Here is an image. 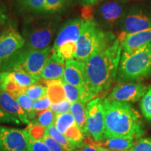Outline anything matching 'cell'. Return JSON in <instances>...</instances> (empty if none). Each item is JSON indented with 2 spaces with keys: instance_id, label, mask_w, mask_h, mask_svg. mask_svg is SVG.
<instances>
[{
  "instance_id": "1",
  "label": "cell",
  "mask_w": 151,
  "mask_h": 151,
  "mask_svg": "<svg viewBox=\"0 0 151 151\" xmlns=\"http://www.w3.org/2000/svg\"><path fill=\"white\" fill-rule=\"evenodd\" d=\"M122 50L121 44L116 39L86 62L87 88L94 98L108 91L116 80Z\"/></svg>"
},
{
  "instance_id": "2",
  "label": "cell",
  "mask_w": 151,
  "mask_h": 151,
  "mask_svg": "<svg viewBox=\"0 0 151 151\" xmlns=\"http://www.w3.org/2000/svg\"><path fill=\"white\" fill-rule=\"evenodd\" d=\"M104 139L113 137L134 140L144 134L140 115L129 103L104 99Z\"/></svg>"
},
{
  "instance_id": "3",
  "label": "cell",
  "mask_w": 151,
  "mask_h": 151,
  "mask_svg": "<svg viewBox=\"0 0 151 151\" xmlns=\"http://www.w3.org/2000/svg\"><path fill=\"white\" fill-rule=\"evenodd\" d=\"M61 18L54 15H33L24 20L22 35L25 48L42 50L50 46Z\"/></svg>"
},
{
  "instance_id": "4",
  "label": "cell",
  "mask_w": 151,
  "mask_h": 151,
  "mask_svg": "<svg viewBox=\"0 0 151 151\" xmlns=\"http://www.w3.org/2000/svg\"><path fill=\"white\" fill-rule=\"evenodd\" d=\"M150 75L151 43L130 53L123 52L121 55L117 72V82H139Z\"/></svg>"
},
{
  "instance_id": "5",
  "label": "cell",
  "mask_w": 151,
  "mask_h": 151,
  "mask_svg": "<svg viewBox=\"0 0 151 151\" xmlns=\"http://www.w3.org/2000/svg\"><path fill=\"white\" fill-rule=\"evenodd\" d=\"M116 36L106 31L93 19H88L86 27L77 41L75 59L86 62L92 55L110 46Z\"/></svg>"
},
{
  "instance_id": "6",
  "label": "cell",
  "mask_w": 151,
  "mask_h": 151,
  "mask_svg": "<svg viewBox=\"0 0 151 151\" xmlns=\"http://www.w3.org/2000/svg\"><path fill=\"white\" fill-rule=\"evenodd\" d=\"M52 51L51 46L42 50H31L23 47L4 62L0 71H22L40 78L41 71Z\"/></svg>"
},
{
  "instance_id": "7",
  "label": "cell",
  "mask_w": 151,
  "mask_h": 151,
  "mask_svg": "<svg viewBox=\"0 0 151 151\" xmlns=\"http://www.w3.org/2000/svg\"><path fill=\"white\" fill-rule=\"evenodd\" d=\"M86 115V132L85 136L90 137L94 141L104 140L105 129L104 99L96 97L87 103Z\"/></svg>"
},
{
  "instance_id": "8",
  "label": "cell",
  "mask_w": 151,
  "mask_h": 151,
  "mask_svg": "<svg viewBox=\"0 0 151 151\" xmlns=\"http://www.w3.org/2000/svg\"><path fill=\"white\" fill-rule=\"evenodd\" d=\"M126 12L125 0H107L96 11V22L104 28L111 29L119 26Z\"/></svg>"
},
{
  "instance_id": "9",
  "label": "cell",
  "mask_w": 151,
  "mask_h": 151,
  "mask_svg": "<svg viewBox=\"0 0 151 151\" xmlns=\"http://www.w3.org/2000/svg\"><path fill=\"white\" fill-rule=\"evenodd\" d=\"M122 32L133 34L151 27V12L140 8L132 7L127 11L120 24Z\"/></svg>"
},
{
  "instance_id": "10",
  "label": "cell",
  "mask_w": 151,
  "mask_h": 151,
  "mask_svg": "<svg viewBox=\"0 0 151 151\" xmlns=\"http://www.w3.org/2000/svg\"><path fill=\"white\" fill-rule=\"evenodd\" d=\"M24 46V39L18 29L12 24L6 26L0 34V67Z\"/></svg>"
},
{
  "instance_id": "11",
  "label": "cell",
  "mask_w": 151,
  "mask_h": 151,
  "mask_svg": "<svg viewBox=\"0 0 151 151\" xmlns=\"http://www.w3.org/2000/svg\"><path fill=\"white\" fill-rule=\"evenodd\" d=\"M148 90L145 85L139 83H122L113 88L109 99L125 103H134L143 97Z\"/></svg>"
},
{
  "instance_id": "12",
  "label": "cell",
  "mask_w": 151,
  "mask_h": 151,
  "mask_svg": "<svg viewBox=\"0 0 151 151\" xmlns=\"http://www.w3.org/2000/svg\"><path fill=\"white\" fill-rule=\"evenodd\" d=\"M88 19L73 18L68 20L60 26L54 41L52 50L56 51L63 43L76 41L86 27Z\"/></svg>"
},
{
  "instance_id": "13",
  "label": "cell",
  "mask_w": 151,
  "mask_h": 151,
  "mask_svg": "<svg viewBox=\"0 0 151 151\" xmlns=\"http://www.w3.org/2000/svg\"><path fill=\"white\" fill-rule=\"evenodd\" d=\"M0 151H27L23 130L0 125Z\"/></svg>"
},
{
  "instance_id": "14",
  "label": "cell",
  "mask_w": 151,
  "mask_h": 151,
  "mask_svg": "<svg viewBox=\"0 0 151 151\" xmlns=\"http://www.w3.org/2000/svg\"><path fill=\"white\" fill-rule=\"evenodd\" d=\"M62 81L73 86L88 88L86 62L74 59L65 60V72Z\"/></svg>"
},
{
  "instance_id": "15",
  "label": "cell",
  "mask_w": 151,
  "mask_h": 151,
  "mask_svg": "<svg viewBox=\"0 0 151 151\" xmlns=\"http://www.w3.org/2000/svg\"><path fill=\"white\" fill-rule=\"evenodd\" d=\"M118 39L124 52H134L141 46L151 43V27L133 34H120Z\"/></svg>"
},
{
  "instance_id": "16",
  "label": "cell",
  "mask_w": 151,
  "mask_h": 151,
  "mask_svg": "<svg viewBox=\"0 0 151 151\" xmlns=\"http://www.w3.org/2000/svg\"><path fill=\"white\" fill-rule=\"evenodd\" d=\"M65 69V60L52 50L41 71L40 78L46 81L62 80Z\"/></svg>"
},
{
  "instance_id": "17",
  "label": "cell",
  "mask_w": 151,
  "mask_h": 151,
  "mask_svg": "<svg viewBox=\"0 0 151 151\" xmlns=\"http://www.w3.org/2000/svg\"><path fill=\"white\" fill-rule=\"evenodd\" d=\"M0 106L9 114L18 118L22 123L27 125L31 123L26 113L20 106L17 100L10 94L0 91Z\"/></svg>"
},
{
  "instance_id": "18",
  "label": "cell",
  "mask_w": 151,
  "mask_h": 151,
  "mask_svg": "<svg viewBox=\"0 0 151 151\" xmlns=\"http://www.w3.org/2000/svg\"><path fill=\"white\" fill-rule=\"evenodd\" d=\"M62 83H63L64 89H65L66 94V99L71 103L81 101V102L87 104L89 102L90 100L94 99V97L88 90V88L73 86L64 81H62Z\"/></svg>"
},
{
  "instance_id": "19",
  "label": "cell",
  "mask_w": 151,
  "mask_h": 151,
  "mask_svg": "<svg viewBox=\"0 0 151 151\" xmlns=\"http://www.w3.org/2000/svg\"><path fill=\"white\" fill-rule=\"evenodd\" d=\"M27 88L20 86L11 77L9 71H0V91L10 94L16 98L25 93Z\"/></svg>"
},
{
  "instance_id": "20",
  "label": "cell",
  "mask_w": 151,
  "mask_h": 151,
  "mask_svg": "<svg viewBox=\"0 0 151 151\" xmlns=\"http://www.w3.org/2000/svg\"><path fill=\"white\" fill-rule=\"evenodd\" d=\"M92 143L96 146H102L109 150L113 151H125L129 150L134 145V141L132 139L125 138L113 137L106 139L104 141H94Z\"/></svg>"
},
{
  "instance_id": "21",
  "label": "cell",
  "mask_w": 151,
  "mask_h": 151,
  "mask_svg": "<svg viewBox=\"0 0 151 151\" xmlns=\"http://www.w3.org/2000/svg\"><path fill=\"white\" fill-rule=\"evenodd\" d=\"M20 11L32 15L45 14V0H15Z\"/></svg>"
},
{
  "instance_id": "22",
  "label": "cell",
  "mask_w": 151,
  "mask_h": 151,
  "mask_svg": "<svg viewBox=\"0 0 151 151\" xmlns=\"http://www.w3.org/2000/svg\"><path fill=\"white\" fill-rule=\"evenodd\" d=\"M47 96L52 103H58L66 99V94L62 80L46 81Z\"/></svg>"
},
{
  "instance_id": "23",
  "label": "cell",
  "mask_w": 151,
  "mask_h": 151,
  "mask_svg": "<svg viewBox=\"0 0 151 151\" xmlns=\"http://www.w3.org/2000/svg\"><path fill=\"white\" fill-rule=\"evenodd\" d=\"M86 103L81 101H76L71 104V113L74 118L75 123L78 126L84 136L86 132Z\"/></svg>"
},
{
  "instance_id": "24",
  "label": "cell",
  "mask_w": 151,
  "mask_h": 151,
  "mask_svg": "<svg viewBox=\"0 0 151 151\" xmlns=\"http://www.w3.org/2000/svg\"><path fill=\"white\" fill-rule=\"evenodd\" d=\"M74 124L75 120L71 113L67 112L56 115V119L54 125L55 126L58 131L62 134H65V132Z\"/></svg>"
},
{
  "instance_id": "25",
  "label": "cell",
  "mask_w": 151,
  "mask_h": 151,
  "mask_svg": "<svg viewBox=\"0 0 151 151\" xmlns=\"http://www.w3.org/2000/svg\"><path fill=\"white\" fill-rule=\"evenodd\" d=\"M17 101L20 105L24 112L27 114V118L30 122L33 121L36 118L37 112L34 109V101L25 93H22L16 98Z\"/></svg>"
},
{
  "instance_id": "26",
  "label": "cell",
  "mask_w": 151,
  "mask_h": 151,
  "mask_svg": "<svg viewBox=\"0 0 151 151\" xmlns=\"http://www.w3.org/2000/svg\"><path fill=\"white\" fill-rule=\"evenodd\" d=\"M11 77L18 85L24 88H27L32 85L36 84L40 78L35 77L22 71H9Z\"/></svg>"
},
{
  "instance_id": "27",
  "label": "cell",
  "mask_w": 151,
  "mask_h": 151,
  "mask_svg": "<svg viewBox=\"0 0 151 151\" xmlns=\"http://www.w3.org/2000/svg\"><path fill=\"white\" fill-rule=\"evenodd\" d=\"M64 135L76 148H79L85 143L83 133L76 123L69 127Z\"/></svg>"
},
{
  "instance_id": "28",
  "label": "cell",
  "mask_w": 151,
  "mask_h": 151,
  "mask_svg": "<svg viewBox=\"0 0 151 151\" xmlns=\"http://www.w3.org/2000/svg\"><path fill=\"white\" fill-rule=\"evenodd\" d=\"M46 134L51 137L56 141H58L60 145L65 148L67 151H73L76 147L67 139V138L65 135L62 134L58 131L55 126L52 125L46 129Z\"/></svg>"
},
{
  "instance_id": "29",
  "label": "cell",
  "mask_w": 151,
  "mask_h": 151,
  "mask_svg": "<svg viewBox=\"0 0 151 151\" xmlns=\"http://www.w3.org/2000/svg\"><path fill=\"white\" fill-rule=\"evenodd\" d=\"M55 119L56 114H55L50 109H46L37 112L36 118L32 122H37L46 128H48L55 124Z\"/></svg>"
},
{
  "instance_id": "30",
  "label": "cell",
  "mask_w": 151,
  "mask_h": 151,
  "mask_svg": "<svg viewBox=\"0 0 151 151\" xmlns=\"http://www.w3.org/2000/svg\"><path fill=\"white\" fill-rule=\"evenodd\" d=\"M77 50L76 41H69L60 46L59 48L54 51L62 56L65 60L75 59Z\"/></svg>"
},
{
  "instance_id": "31",
  "label": "cell",
  "mask_w": 151,
  "mask_h": 151,
  "mask_svg": "<svg viewBox=\"0 0 151 151\" xmlns=\"http://www.w3.org/2000/svg\"><path fill=\"white\" fill-rule=\"evenodd\" d=\"M69 0H45V14L55 15L65 9Z\"/></svg>"
},
{
  "instance_id": "32",
  "label": "cell",
  "mask_w": 151,
  "mask_h": 151,
  "mask_svg": "<svg viewBox=\"0 0 151 151\" xmlns=\"http://www.w3.org/2000/svg\"><path fill=\"white\" fill-rule=\"evenodd\" d=\"M46 129L47 128L37 122H31V123L27 125L25 131L29 135V137L35 140L43 141L46 136Z\"/></svg>"
},
{
  "instance_id": "33",
  "label": "cell",
  "mask_w": 151,
  "mask_h": 151,
  "mask_svg": "<svg viewBox=\"0 0 151 151\" xmlns=\"http://www.w3.org/2000/svg\"><path fill=\"white\" fill-rule=\"evenodd\" d=\"M25 94L32 100H38L47 96V87L42 85L34 84L26 89Z\"/></svg>"
},
{
  "instance_id": "34",
  "label": "cell",
  "mask_w": 151,
  "mask_h": 151,
  "mask_svg": "<svg viewBox=\"0 0 151 151\" xmlns=\"http://www.w3.org/2000/svg\"><path fill=\"white\" fill-rule=\"evenodd\" d=\"M140 106L143 116L151 121V86L149 87L146 94L141 98Z\"/></svg>"
},
{
  "instance_id": "35",
  "label": "cell",
  "mask_w": 151,
  "mask_h": 151,
  "mask_svg": "<svg viewBox=\"0 0 151 151\" xmlns=\"http://www.w3.org/2000/svg\"><path fill=\"white\" fill-rule=\"evenodd\" d=\"M27 144V151H50L43 141H36L29 137L25 129L23 130Z\"/></svg>"
},
{
  "instance_id": "36",
  "label": "cell",
  "mask_w": 151,
  "mask_h": 151,
  "mask_svg": "<svg viewBox=\"0 0 151 151\" xmlns=\"http://www.w3.org/2000/svg\"><path fill=\"white\" fill-rule=\"evenodd\" d=\"M71 104L72 103L68 101L67 99H65L58 103H52L50 109L55 114H62V113L69 112L71 110Z\"/></svg>"
},
{
  "instance_id": "37",
  "label": "cell",
  "mask_w": 151,
  "mask_h": 151,
  "mask_svg": "<svg viewBox=\"0 0 151 151\" xmlns=\"http://www.w3.org/2000/svg\"><path fill=\"white\" fill-rule=\"evenodd\" d=\"M129 151H151V139L143 138L134 143Z\"/></svg>"
},
{
  "instance_id": "38",
  "label": "cell",
  "mask_w": 151,
  "mask_h": 151,
  "mask_svg": "<svg viewBox=\"0 0 151 151\" xmlns=\"http://www.w3.org/2000/svg\"><path fill=\"white\" fill-rule=\"evenodd\" d=\"M21 122L18 118L9 114L0 106V123H13L19 125Z\"/></svg>"
},
{
  "instance_id": "39",
  "label": "cell",
  "mask_w": 151,
  "mask_h": 151,
  "mask_svg": "<svg viewBox=\"0 0 151 151\" xmlns=\"http://www.w3.org/2000/svg\"><path fill=\"white\" fill-rule=\"evenodd\" d=\"M51 104V100L49 99L48 96H46V97L41 98V99L36 100L34 102V109H35L36 112H39V111L48 109Z\"/></svg>"
},
{
  "instance_id": "40",
  "label": "cell",
  "mask_w": 151,
  "mask_h": 151,
  "mask_svg": "<svg viewBox=\"0 0 151 151\" xmlns=\"http://www.w3.org/2000/svg\"><path fill=\"white\" fill-rule=\"evenodd\" d=\"M43 141L48 146L50 151H67L62 145H60L58 141H56L50 136L46 134L43 139Z\"/></svg>"
},
{
  "instance_id": "41",
  "label": "cell",
  "mask_w": 151,
  "mask_h": 151,
  "mask_svg": "<svg viewBox=\"0 0 151 151\" xmlns=\"http://www.w3.org/2000/svg\"><path fill=\"white\" fill-rule=\"evenodd\" d=\"M9 16L7 14V10L5 6L0 1V34L6 27V23L8 22Z\"/></svg>"
},
{
  "instance_id": "42",
  "label": "cell",
  "mask_w": 151,
  "mask_h": 151,
  "mask_svg": "<svg viewBox=\"0 0 151 151\" xmlns=\"http://www.w3.org/2000/svg\"><path fill=\"white\" fill-rule=\"evenodd\" d=\"M73 151H97V147L92 142L84 143L79 148H76Z\"/></svg>"
},
{
  "instance_id": "43",
  "label": "cell",
  "mask_w": 151,
  "mask_h": 151,
  "mask_svg": "<svg viewBox=\"0 0 151 151\" xmlns=\"http://www.w3.org/2000/svg\"><path fill=\"white\" fill-rule=\"evenodd\" d=\"M99 1V0H81V1H82L84 4H86L87 6L93 5L94 4L98 2Z\"/></svg>"
},
{
  "instance_id": "44",
  "label": "cell",
  "mask_w": 151,
  "mask_h": 151,
  "mask_svg": "<svg viewBox=\"0 0 151 151\" xmlns=\"http://www.w3.org/2000/svg\"><path fill=\"white\" fill-rule=\"evenodd\" d=\"M96 146V145H95ZM97 149V151H111V150H109V149L104 148L102 146H96Z\"/></svg>"
},
{
  "instance_id": "45",
  "label": "cell",
  "mask_w": 151,
  "mask_h": 151,
  "mask_svg": "<svg viewBox=\"0 0 151 151\" xmlns=\"http://www.w3.org/2000/svg\"><path fill=\"white\" fill-rule=\"evenodd\" d=\"M125 151H128V150H125Z\"/></svg>"
}]
</instances>
